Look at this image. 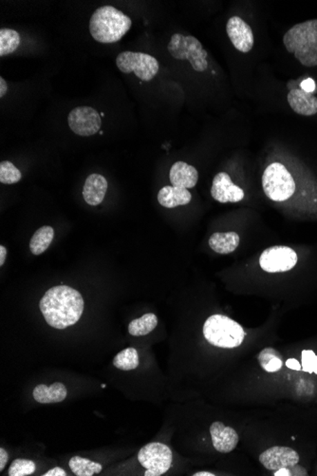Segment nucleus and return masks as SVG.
<instances>
[{"mask_svg":"<svg viewBox=\"0 0 317 476\" xmlns=\"http://www.w3.org/2000/svg\"><path fill=\"white\" fill-rule=\"evenodd\" d=\"M167 50L174 59L189 60L196 72L202 73L207 70V52L196 37L174 34L167 45Z\"/></svg>","mask_w":317,"mask_h":476,"instance_id":"39448f33","label":"nucleus"},{"mask_svg":"<svg viewBox=\"0 0 317 476\" xmlns=\"http://www.w3.org/2000/svg\"><path fill=\"white\" fill-rule=\"evenodd\" d=\"M245 335L244 330L237 321L224 315L218 314L209 316L204 324L205 339L219 348H237L242 345Z\"/></svg>","mask_w":317,"mask_h":476,"instance_id":"20e7f679","label":"nucleus"},{"mask_svg":"<svg viewBox=\"0 0 317 476\" xmlns=\"http://www.w3.org/2000/svg\"><path fill=\"white\" fill-rule=\"evenodd\" d=\"M262 187L266 196L275 202L287 201L296 191V183L286 166L273 163L262 175Z\"/></svg>","mask_w":317,"mask_h":476,"instance_id":"423d86ee","label":"nucleus"},{"mask_svg":"<svg viewBox=\"0 0 317 476\" xmlns=\"http://www.w3.org/2000/svg\"><path fill=\"white\" fill-rule=\"evenodd\" d=\"M286 366L291 370H296V371H300L302 369V366L300 365L298 361L296 359H290L287 362H286Z\"/></svg>","mask_w":317,"mask_h":476,"instance_id":"72a5a7b5","label":"nucleus"},{"mask_svg":"<svg viewBox=\"0 0 317 476\" xmlns=\"http://www.w3.org/2000/svg\"><path fill=\"white\" fill-rule=\"evenodd\" d=\"M227 32L230 41L240 52L247 54L253 49L255 39L252 29L240 17H233L228 20Z\"/></svg>","mask_w":317,"mask_h":476,"instance_id":"f8f14e48","label":"nucleus"},{"mask_svg":"<svg viewBox=\"0 0 317 476\" xmlns=\"http://www.w3.org/2000/svg\"><path fill=\"white\" fill-rule=\"evenodd\" d=\"M131 26V17L108 5L96 10L90 19L91 37L104 44L120 41Z\"/></svg>","mask_w":317,"mask_h":476,"instance_id":"f03ea898","label":"nucleus"},{"mask_svg":"<svg viewBox=\"0 0 317 476\" xmlns=\"http://www.w3.org/2000/svg\"><path fill=\"white\" fill-rule=\"evenodd\" d=\"M7 249L3 245H0V265H3L6 259Z\"/></svg>","mask_w":317,"mask_h":476,"instance_id":"c9c22d12","label":"nucleus"},{"mask_svg":"<svg viewBox=\"0 0 317 476\" xmlns=\"http://www.w3.org/2000/svg\"><path fill=\"white\" fill-rule=\"evenodd\" d=\"M8 91V86L6 81L3 77H0V97H3L6 95Z\"/></svg>","mask_w":317,"mask_h":476,"instance_id":"f704fd0d","label":"nucleus"},{"mask_svg":"<svg viewBox=\"0 0 317 476\" xmlns=\"http://www.w3.org/2000/svg\"><path fill=\"white\" fill-rule=\"evenodd\" d=\"M116 65L120 72L135 73L141 80L149 82L159 73L158 60L143 53L123 52L116 58Z\"/></svg>","mask_w":317,"mask_h":476,"instance_id":"0eeeda50","label":"nucleus"},{"mask_svg":"<svg viewBox=\"0 0 317 476\" xmlns=\"http://www.w3.org/2000/svg\"><path fill=\"white\" fill-rule=\"evenodd\" d=\"M173 455L169 446L154 442L144 446L138 453L140 464L146 468V476H160L169 472Z\"/></svg>","mask_w":317,"mask_h":476,"instance_id":"6e6552de","label":"nucleus"},{"mask_svg":"<svg viewBox=\"0 0 317 476\" xmlns=\"http://www.w3.org/2000/svg\"><path fill=\"white\" fill-rule=\"evenodd\" d=\"M261 465L269 470H280L283 468L298 465L299 462L298 453L295 450L282 446H275L266 450L260 455Z\"/></svg>","mask_w":317,"mask_h":476,"instance_id":"9b49d317","label":"nucleus"},{"mask_svg":"<svg viewBox=\"0 0 317 476\" xmlns=\"http://www.w3.org/2000/svg\"><path fill=\"white\" fill-rule=\"evenodd\" d=\"M68 123L73 133L80 136L95 135L102 126V120L98 111L90 107L73 108L68 113Z\"/></svg>","mask_w":317,"mask_h":476,"instance_id":"9d476101","label":"nucleus"},{"mask_svg":"<svg viewBox=\"0 0 317 476\" xmlns=\"http://www.w3.org/2000/svg\"><path fill=\"white\" fill-rule=\"evenodd\" d=\"M108 181L105 177L95 173L88 176L83 189V197L90 206H99L105 199L108 191Z\"/></svg>","mask_w":317,"mask_h":476,"instance_id":"dca6fc26","label":"nucleus"},{"mask_svg":"<svg viewBox=\"0 0 317 476\" xmlns=\"http://www.w3.org/2000/svg\"><path fill=\"white\" fill-rule=\"evenodd\" d=\"M273 475H308V473L300 466L295 465L289 468H280V470H276Z\"/></svg>","mask_w":317,"mask_h":476,"instance_id":"c756f323","label":"nucleus"},{"mask_svg":"<svg viewBox=\"0 0 317 476\" xmlns=\"http://www.w3.org/2000/svg\"><path fill=\"white\" fill-rule=\"evenodd\" d=\"M287 52L305 67L317 66V19L296 24L283 37Z\"/></svg>","mask_w":317,"mask_h":476,"instance_id":"7ed1b4c3","label":"nucleus"},{"mask_svg":"<svg viewBox=\"0 0 317 476\" xmlns=\"http://www.w3.org/2000/svg\"><path fill=\"white\" fill-rule=\"evenodd\" d=\"M194 476H215L214 473L208 472H199L194 473Z\"/></svg>","mask_w":317,"mask_h":476,"instance_id":"e433bc0d","label":"nucleus"},{"mask_svg":"<svg viewBox=\"0 0 317 476\" xmlns=\"http://www.w3.org/2000/svg\"><path fill=\"white\" fill-rule=\"evenodd\" d=\"M8 459H9L8 453L3 448H1V449H0V472H2L5 467H6Z\"/></svg>","mask_w":317,"mask_h":476,"instance_id":"2f4dec72","label":"nucleus"},{"mask_svg":"<svg viewBox=\"0 0 317 476\" xmlns=\"http://www.w3.org/2000/svg\"><path fill=\"white\" fill-rule=\"evenodd\" d=\"M301 90L306 93H313L316 90V83L311 78H307L301 83Z\"/></svg>","mask_w":317,"mask_h":476,"instance_id":"7c9ffc66","label":"nucleus"},{"mask_svg":"<svg viewBox=\"0 0 317 476\" xmlns=\"http://www.w3.org/2000/svg\"><path fill=\"white\" fill-rule=\"evenodd\" d=\"M70 470L77 476H93L102 472V465L93 462L87 458L73 457L68 462Z\"/></svg>","mask_w":317,"mask_h":476,"instance_id":"b1692460","label":"nucleus"},{"mask_svg":"<svg viewBox=\"0 0 317 476\" xmlns=\"http://www.w3.org/2000/svg\"><path fill=\"white\" fill-rule=\"evenodd\" d=\"M213 198L222 204L238 202L244 198V191L236 186L227 172H220L213 179L211 187Z\"/></svg>","mask_w":317,"mask_h":476,"instance_id":"ddd939ff","label":"nucleus"},{"mask_svg":"<svg viewBox=\"0 0 317 476\" xmlns=\"http://www.w3.org/2000/svg\"><path fill=\"white\" fill-rule=\"evenodd\" d=\"M20 45V35L15 30H0V57L11 55L19 49Z\"/></svg>","mask_w":317,"mask_h":476,"instance_id":"a878e982","label":"nucleus"},{"mask_svg":"<svg viewBox=\"0 0 317 476\" xmlns=\"http://www.w3.org/2000/svg\"><path fill=\"white\" fill-rule=\"evenodd\" d=\"M298 263L295 250L283 245L267 248L260 258V267L268 273H283L293 269Z\"/></svg>","mask_w":317,"mask_h":476,"instance_id":"1a4fd4ad","label":"nucleus"},{"mask_svg":"<svg viewBox=\"0 0 317 476\" xmlns=\"http://www.w3.org/2000/svg\"><path fill=\"white\" fill-rule=\"evenodd\" d=\"M210 434L215 449L222 453L233 452L240 439L238 432L233 428L225 426L220 421L213 423L210 427Z\"/></svg>","mask_w":317,"mask_h":476,"instance_id":"4468645a","label":"nucleus"},{"mask_svg":"<svg viewBox=\"0 0 317 476\" xmlns=\"http://www.w3.org/2000/svg\"><path fill=\"white\" fill-rule=\"evenodd\" d=\"M258 361L260 362L261 368L267 373H276L282 368L283 365L280 352L272 347L263 349L258 354Z\"/></svg>","mask_w":317,"mask_h":476,"instance_id":"5701e85b","label":"nucleus"},{"mask_svg":"<svg viewBox=\"0 0 317 476\" xmlns=\"http://www.w3.org/2000/svg\"><path fill=\"white\" fill-rule=\"evenodd\" d=\"M157 325H158V318L155 314H146L129 323L128 333L134 336H146L151 333Z\"/></svg>","mask_w":317,"mask_h":476,"instance_id":"4be33fe9","label":"nucleus"},{"mask_svg":"<svg viewBox=\"0 0 317 476\" xmlns=\"http://www.w3.org/2000/svg\"><path fill=\"white\" fill-rule=\"evenodd\" d=\"M55 237V230L52 227L46 225L35 232L30 242V249L35 256L41 255L49 248Z\"/></svg>","mask_w":317,"mask_h":476,"instance_id":"412c9836","label":"nucleus"},{"mask_svg":"<svg viewBox=\"0 0 317 476\" xmlns=\"http://www.w3.org/2000/svg\"><path fill=\"white\" fill-rule=\"evenodd\" d=\"M37 470L34 461L28 459H15L12 461L9 468V476H26L32 475Z\"/></svg>","mask_w":317,"mask_h":476,"instance_id":"cd10ccee","label":"nucleus"},{"mask_svg":"<svg viewBox=\"0 0 317 476\" xmlns=\"http://www.w3.org/2000/svg\"><path fill=\"white\" fill-rule=\"evenodd\" d=\"M84 300L77 290L67 285L50 288L40 301L39 308L47 323L63 330L75 325L84 312Z\"/></svg>","mask_w":317,"mask_h":476,"instance_id":"f257e3e1","label":"nucleus"},{"mask_svg":"<svg viewBox=\"0 0 317 476\" xmlns=\"http://www.w3.org/2000/svg\"><path fill=\"white\" fill-rule=\"evenodd\" d=\"M169 178L174 187L189 189L196 186L199 173L194 166L184 162H177L170 169Z\"/></svg>","mask_w":317,"mask_h":476,"instance_id":"f3484780","label":"nucleus"},{"mask_svg":"<svg viewBox=\"0 0 317 476\" xmlns=\"http://www.w3.org/2000/svg\"><path fill=\"white\" fill-rule=\"evenodd\" d=\"M238 245L240 236L236 232H215L209 239V247L218 254H230Z\"/></svg>","mask_w":317,"mask_h":476,"instance_id":"aec40b11","label":"nucleus"},{"mask_svg":"<svg viewBox=\"0 0 317 476\" xmlns=\"http://www.w3.org/2000/svg\"><path fill=\"white\" fill-rule=\"evenodd\" d=\"M192 195L189 189L174 186L162 187L158 193L160 204L166 209L186 206L191 202Z\"/></svg>","mask_w":317,"mask_h":476,"instance_id":"a211bd4d","label":"nucleus"},{"mask_svg":"<svg viewBox=\"0 0 317 476\" xmlns=\"http://www.w3.org/2000/svg\"><path fill=\"white\" fill-rule=\"evenodd\" d=\"M139 363H140V359H139L138 352L133 347L121 351L113 359V365L122 371H131L136 369Z\"/></svg>","mask_w":317,"mask_h":476,"instance_id":"393cba45","label":"nucleus"},{"mask_svg":"<svg viewBox=\"0 0 317 476\" xmlns=\"http://www.w3.org/2000/svg\"><path fill=\"white\" fill-rule=\"evenodd\" d=\"M302 370L306 373L317 374V356L311 350H303L301 353Z\"/></svg>","mask_w":317,"mask_h":476,"instance_id":"c85d7f7f","label":"nucleus"},{"mask_svg":"<svg viewBox=\"0 0 317 476\" xmlns=\"http://www.w3.org/2000/svg\"><path fill=\"white\" fill-rule=\"evenodd\" d=\"M104 115H105V113H101V115H100V116H102V117H103V116H104Z\"/></svg>","mask_w":317,"mask_h":476,"instance_id":"4c0bfd02","label":"nucleus"},{"mask_svg":"<svg viewBox=\"0 0 317 476\" xmlns=\"http://www.w3.org/2000/svg\"><path fill=\"white\" fill-rule=\"evenodd\" d=\"M44 476H66L67 475V473L65 472L63 468H61L59 467H55L53 468L52 470H49V472H47L43 475Z\"/></svg>","mask_w":317,"mask_h":476,"instance_id":"473e14b6","label":"nucleus"},{"mask_svg":"<svg viewBox=\"0 0 317 476\" xmlns=\"http://www.w3.org/2000/svg\"><path fill=\"white\" fill-rule=\"evenodd\" d=\"M32 396L38 403H59L67 399L68 391L65 385L60 382H55L50 386L40 384L35 387Z\"/></svg>","mask_w":317,"mask_h":476,"instance_id":"6ab92c4d","label":"nucleus"},{"mask_svg":"<svg viewBox=\"0 0 317 476\" xmlns=\"http://www.w3.org/2000/svg\"><path fill=\"white\" fill-rule=\"evenodd\" d=\"M22 178L21 172L9 161L0 163V183L14 184L19 183Z\"/></svg>","mask_w":317,"mask_h":476,"instance_id":"bb28decb","label":"nucleus"},{"mask_svg":"<svg viewBox=\"0 0 317 476\" xmlns=\"http://www.w3.org/2000/svg\"><path fill=\"white\" fill-rule=\"evenodd\" d=\"M287 100L291 110L298 115L313 116L317 113V97L301 88H293L288 93Z\"/></svg>","mask_w":317,"mask_h":476,"instance_id":"2eb2a0df","label":"nucleus"}]
</instances>
